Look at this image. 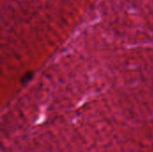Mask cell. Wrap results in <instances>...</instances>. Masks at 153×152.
I'll return each mask as SVG.
<instances>
[{
	"instance_id": "1",
	"label": "cell",
	"mask_w": 153,
	"mask_h": 152,
	"mask_svg": "<svg viewBox=\"0 0 153 152\" xmlns=\"http://www.w3.org/2000/svg\"><path fill=\"white\" fill-rule=\"evenodd\" d=\"M32 77V73H27L22 79V82H28V81H30V78Z\"/></svg>"
}]
</instances>
